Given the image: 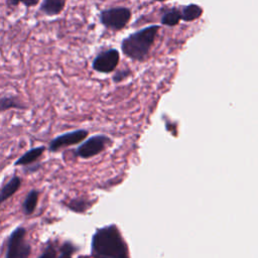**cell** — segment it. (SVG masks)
Segmentation results:
<instances>
[{
	"label": "cell",
	"mask_w": 258,
	"mask_h": 258,
	"mask_svg": "<svg viewBox=\"0 0 258 258\" xmlns=\"http://www.w3.org/2000/svg\"><path fill=\"white\" fill-rule=\"evenodd\" d=\"M92 255L95 258H129L127 245L115 225L102 227L95 232Z\"/></svg>",
	"instance_id": "1"
},
{
	"label": "cell",
	"mask_w": 258,
	"mask_h": 258,
	"mask_svg": "<svg viewBox=\"0 0 258 258\" xmlns=\"http://www.w3.org/2000/svg\"><path fill=\"white\" fill-rule=\"evenodd\" d=\"M158 30V25H150L130 34L122 40V52L133 60H143L153 45Z\"/></svg>",
	"instance_id": "2"
},
{
	"label": "cell",
	"mask_w": 258,
	"mask_h": 258,
	"mask_svg": "<svg viewBox=\"0 0 258 258\" xmlns=\"http://www.w3.org/2000/svg\"><path fill=\"white\" fill-rule=\"evenodd\" d=\"M30 254L31 245L26 240V230L19 226L8 238L5 258H29Z\"/></svg>",
	"instance_id": "3"
},
{
	"label": "cell",
	"mask_w": 258,
	"mask_h": 258,
	"mask_svg": "<svg viewBox=\"0 0 258 258\" xmlns=\"http://www.w3.org/2000/svg\"><path fill=\"white\" fill-rule=\"evenodd\" d=\"M130 17V9L122 6L104 9L99 14L101 24L111 30H121L124 28L129 22Z\"/></svg>",
	"instance_id": "4"
},
{
	"label": "cell",
	"mask_w": 258,
	"mask_h": 258,
	"mask_svg": "<svg viewBox=\"0 0 258 258\" xmlns=\"http://www.w3.org/2000/svg\"><path fill=\"white\" fill-rule=\"evenodd\" d=\"M110 143H111V139L104 134L93 135L89 138H86L76 148L75 155L83 159L94 157L99 153H101L102 151H104Z\"/></svg>",
	"instance_id": "5"
},
{
	"label": "cell",
	"mask_w": 258,
	"mask_h": 258,
	"mask_svg": "<svg viewBox=\"0 0 258 258\" xmlns=\"http://www.w3.org/2000/svg\"><path fill=\"white\" fill-rule=\"evenodd\" d=\"M89 135V131L86 129H76L59 134L52 138L47 146L49 152H57L62 148L81 144Z\"/></svg>",
	"instance_id": "6"
},
{
	"label": "cell",
	"mask_w": 258,
	"mask_h": 258,
	"mask_svg": "<svg viewBox=\"0 0 258 258\" xmlns=\"http://www.w3.org/2000/svg\"><path fill=\"white\" fill-rule=\"evenodd\" d=\"M120 60V53L115 48H110L99 52L92 62L94 71L101 74H109L117 68Z\"/></svg>",
	"instance_id": "7"
},
{
	"label": "cell",
	"mask_w": 258,
	"mask_h": 258,
	"mask_svg": "<svg viewBox=\"0 0 258 258\" xmlns=\"http://www.w3.org/2000/svg\"><path fill=\"white\" fill-rule=\"evenodd\" d=\"M47 149L46 146L40 145L36 147H32L28 149L26 152H24L16 161L14 162L15 166H27L30 164L35 163L44 153V151Z\"/></svg>",
	"instance_id": "8"
},
{
	"label": "cell",
	"mask_w": 258,
	"mask_h": 258,
	"mask_svg": "<svg viewBox=\"0 0 258 258\" xmlns=\"http://www.w3.org/2000/svg\"><path fill=\"white\" fill-rule=\"evenodd\" d=\"M11 109L26 110L27 106L15 94L0 95V113L11 110Z\"/></svg>",
	"instance_id": "9"
},
{
	"label": "cell",
	"mask_w": 258,
	"mask_h": 258,
	"mask_svg": "<svg viewBox=\"0 0 258 258\" xmlns=\"http://www.w3.org/2000/svg\"><path fill=\"white\" fill-rule=\"evenodd\" d=\"M67 4V0H42L39 5V12L52 17L59 15Z\"/></svg>",
	"instance_id": "10"
},
{
	"label": "cell",
	"mask_w": 258,
	"mask_h": 258,
	"mask_svg": "<svg viewBox=\"0 0 258 258\" xmlns=\"http://www.w3.org/2000/svg\"><path fill=\"white\" fill-rule=\"evenodd\" d=\"M21 178L17 175H13L0 189V206L11 198L20 187Z\"/></svg>",
	"instance_id": "11"
},
{
	"label": "cell",
	"mask_w": 258,
	"mask_h": 258,
	"mask_svg": "<svg viewBox=\"0 0 258 258\" xmlns=\"http://www.w3.org/2000/svg\"><path fill=\"white\" fill-rule=\"evenodd\" d=\"M39 198V191L37 189H31L26 195L22 203V212L25 216L32 215L36 209Z\"/></svg>",
	"instance_id": "12"
},
{
	"label": "cell",
	"mask_w": 258,
	"mask_h": 258,
	"mask_svg": "<svg viewBox=\"0 0 258 258\" xmlns=\"http://www.w3.org/2000/svg\"><path fill=\"white\" fill-rule=\"evenodd\" d=\"M181 12V19L183 21H194L200 18L203 14V9L198 4H188L182 7Z\"/></svg>",
	"instance_id": "13"
},
{
	"label": "cell",
	"mask_w": 258,
	"mask_h": 258,
	"mask_svg": "<svg viewBox=\"0 0 258 258\" xmlns=\"http://www.w3.org/2000/svg\"><path fill=\"white\" fill-rule=\"evenodd\" d=\"M181 19V12L176 8H171L164 12L161 16V23L167 26L176 25Z\"/></svg>",
	"instance_id": "14"
},
{
	"label": "cell",
	"mask_w": 258,
	"mask_h": 258,
	"mask_svg": "<svg viewBox=\"0 0 258 258\" xmlns=\"http://www.w3.org/2000/svg\"><path fill=\"white\" fill-rule=\"evenodd\" d=\"M90 203L83 199H74L67 204V207L76 213H84L90 208Z\"/></svg>",
	"instance_id": "15"
},
{
	"label": "cell",
	"mask_w": 258,
	"mask_h": 258,
	"mask_svg": "<svg viewBox=\"0 0 258 258\" xmlns=\"http://www.w3.org/2000/svg\"><path fill=\"white\" fill-rule=\"evenodd\" d=\"M78 250V248L70 241H66L59 248L58 258H73L74 253Z\"/></svg>",
	"instance_id": "16"
},
{
	"label": "cell",
	"mask_w": 258,
	"mask_h": 258,
	"mask_svg": "<svg viewBox=\"0 0 258 258\" xmlns=\"http://www.w3.org/2000/svg\"><path fill=\"white\" fill-rule=\"evenodd\" d=\"M40 0H6L5 4L12 8V7H17L19 4H23L26 8L30 7H35L39 4Z\"/></svg>",
	"instance_id": "17"
},
{
	"label": "cell",
	"mask_w": 258,
	"mask_h": 258,
	"mask_svg": "<svg viewBox=\"0 0 258 258\" xmlns=\"http://www.w3.org/2000/svg\"><path fill=\"white\" fill-rule=\"evenodd\" d=\"M38 258H56V250L54 246L49 242Z\"/></svg>",
	"instance_id": "18"
},
{
	"label": "cell",
	"mask_w": 258,
	"mask_h": 258,
	"mask_svg": "<svg viewBox=\"0 0 258 258\" xmlns=\"http://www.w3.org/2000/svg\"><path fill=\"white\" fill-rule=\"evenodd\" d=\"M126 72L125 71H122V72H118L117 74H115L114 75V77H113V81L115 82V83H118V82H120V81H122L125 77H126Z\"/></svg>",
	"instance_id": "19"
},
{
	"label": "cell",
	"mask_w": 258,
	"mask_h": 258,
	"mask_svg": "<svg viewBox=\"0 0 258 258\" xmlns=\"http://www.w3.org/2000/svg\"><path fill=\"white\" fill-rule=\"evenodd\" d=\"M156 1H164V0H156Z\"/></svg>",
	"instance_id": "20"
}]
</instances>
